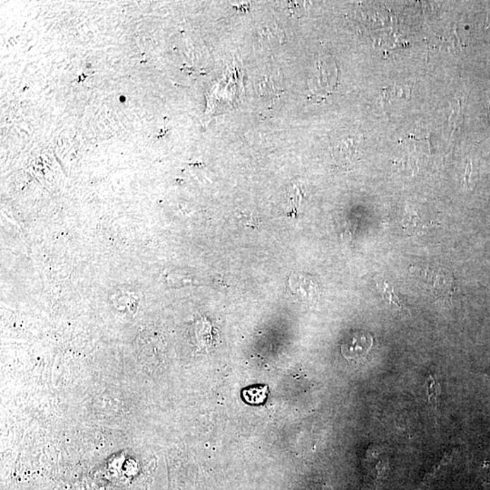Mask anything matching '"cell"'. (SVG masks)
<instances>
[{
    "instance_id": "2",
    "label": "cell",
    "mask_w": 490,
    "mask_h": 490,
    "mask_svg": "<svg viewBox=\"0 0 490 490\" xmlns=\"http://www.w3.org/2000/svg\"><path fill=\"white\" fill-rule=\"evenodd\" d=\"M357 143L354 138H348L340 142L333 149L334 159L343 165L352 163L357 155Z\"/></svg>"
},
{
    "instance_id": "3",
    "label": "cell",
    "mask_w": 490,
    "mask_h": 490,
    "mask_svg": "<svg viewBox=\"0 0 490 490\" xmlns=\"http://www.w3.org/2000/svg\"><path fill=\"white\" fill-rule=\"evenodd\" d=\"M267 394H268V387L262 386V385L251 386L241 393L245 402L251 405L263 404L267 399Z\"/></svg>"
},
{
    "instance_id": "1",
    "label": "cell",
    "mask_w": 490,
    "mask_h": 490,
    "mask_svg": "<svg viewBox=\"0 0 490 490\" xmlns=\"http://www.w3.org/2000/svg\"><path fill=\"white\" fill-rule=\"evenodd\" d=\"M372 345L371 337L367 333L353 334L352 339L342 346V352L349 359L361 358L370 351Z\"/></svg>"
},
{
    "instance_id": "5",
    "label": "cell",
    "mask_w": 490,
    "mask_h": 490,
    "mask_svg": "<svg viewBox=\"0 0 490 490\" xmlns=\"http://www.w3.org/2000/svg\"><path fill=\"white\" fill-rule=\"evenodd\" d=\"M378 287H380V291L381 292V294L385 296V298L388 299V300L391 302V304L396 305L397 307L399 308H402L403 305L402 304V302H400L399 297L396 296L395 292H394L393 289L390 287L389 285H387L386 282H384L383 285H378Z\"/></svg>"
},
{
    "instance_id": "4",
    "label": "cell",
    "mask_w": 490,
    "mask_h": 490,
    "mask_svg": "<svg viewBox=\"0 0 490 490\" xmlns=\"http://www.w3.org/2000/svg\"><path fill=\"white\" fill-rule=\"evenodd\" d=\"M426 389H427L429 404L434 408V412L436 414L438 408V396L441 393V385L436 375H429L427 378H426Z\"/></svg>"
}]
</instances>
